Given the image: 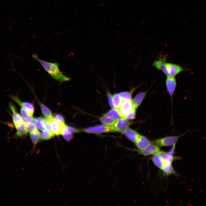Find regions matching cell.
<instances>
[{"instance_id":"29","label":"cell","mask_w":206,"mask_h":206,"mask_svg":"<svg viewBox=\"0 0 206 206\" xmlns=\"http://www.w3.org/2000/svg\"><path fill=\"white\" fill-rule=\"evenodd\" d=\"M136 109L134 108L124 118L127 120H133L135 118Z\"/></svg>"},{"instance_id":"16","label":"cell","mask_w":206,"mask_h":206,"mask_svg":"<svg viewBox=\"0 0 206 206\" xmlns=\"http://www.w3.org/2000/svg\"><path fill=\"white\" fill-rule=\"evenodd\" d=\"M29 136L33 144V148L31 151V153L34 154L36 146L40 138V133L37 129L34 132L30 133Z\"/></svg>"},{"instance_id":"4","label":"cell","mask_w":206,"mask_h":206,"mask_svg":"<svg viewBox=\"0 0 206 206\" xmlns=\"http://www.w3.org/2000/svg\"><path fill=\"white\" fill-rule=\"evenodd\" d=\"M133 123L128 121L124 118L121 117L117 120L113 125L111 126L113 132H119L122 133Z\"/></svg>"},{"instance_id":"34","label":"cell","mask_w":206,"mask_h":206,"mask_svg":"<svg viewBox=\"0 0 206 206\" xmlns=\"http://www.w3.org/2000/svg\"><path fill=\"white\" fill-rule=\"evenodd\" d=\"M21 115L23 118L29 116L27 111L24 108H21L20 109Z\"/></svg>"},{"instance_id":"23","label":"cell","mask_w":206,"mask_h":206,"mask_svg":"<svg viewBox=\"0 0 206 206\" xmlns=\"http://www.w3.org/2000/svg\"><path fill=\"white\" fill-rule=\"evenodd\" d=\"M16 134L19 136H22L27 134L28 132L24 123L16 127Z\"/></svg>"},{"instance_id":"3","label":"cell","mask_w":206,"mask_h":206,"mask_svg":"<svg viewBox=\"0 0 206 206\" xmlns=\"http://www.w3.org/2000/svg\"><path fill=\"white\" fill-rule=\"evenodd\" d=\"M199 129V128H197L192 130H189L183 134L179 136H168L159 138L154 140L153 142V143L159 147L173 146L176 144L181 137L189 132L192 131L198 132L197 130Z\"/></svg>"},{"instance_id":"25","label":"cell","mask_w":206,"mask_h":206,"mask_svg":"<svg viewBox=\"0 0 206 206\" xmlns=\"http://www.w3.org/2000/svg\"><path fill=\"white\" fill-rule=\"evenodd\" d=\"M54 135L51 131L47 129L42 131L40 134V138L41 140H44L50 139L53 137Z\"/></svg>"},{"instance_id":"13","label":"cell","mask_w":206,"mask_h":206,"mask_svg":"<svg viewBox=\"0 0 206 206\" xmlns=\"http://www.w3.org/2000/svg\"><path fill=\"white\" fill-rule=\"evenodd\" d=\"M138 149H144L151 144V142L146 137L140 134L135 143Z\"/></svg>"},{"instance_id":"9","label":"cell","mask_w":206,"mask_h":206,"mask_svg":"<svg viewBox=\"0 0 206 206\" xmlns=\"http://www.w3.org/2000/svg\"><path fill=\"white\" fill-rule=\"evenodd\" d=\"M9 107L12 113V117L13 121L14 126L16 128L24 123L23 119L21 116L17 112L13 104L10 103Z\"/></svg>"},{"instance_id":"33","label":"cell","mask_w":206,"mask_h":206,"mask_svg":"<svg viewBox=\"0 0 206 206\" xmlns=\"http://www.w3.org/2000/svg\"><path fill=\"white\" fill-rule=\"evenodd\" d=\"M66 127L68 130L71 133H76L81 132V130L71 126H66Z\"/></svg>"},{"instance_id":"18","label":"cell","mask_w":206,"mask_h":206,"mask_svg":"<svg viewBox=\"0 0 206 206\" xmlns=\"http://www.w3.org/2000/svg\"><path fill=\"white\" fill-rule=\"evenodd\" d=\"M39 104L42 113L45 118L49 121L52 120L53 118V117L50 110L42 103L39 102Z\"/></svg>"},{"instance_id":"5","label":"cell","mask_w":206,"mask_h":206,"mask_svg":"<svg viewBox=\"0 0 206 206\" xmlns=\"http://www.w3.org/2000/svg\"><path fill=\"white\" fill-rule=\"evenodd\" d=\"M84 132L90 133L98 134L109 132H113L112 127L104 125L90 127L83 129Z\"/></svg>"},{"instance_id":"24","label":"cell","mask_w":206,"mask_h":206,"mask_svg":"<svg viewBox=\"0 0 206 206\" xmlns=\"http://www.w3.org/2000/svg\"><path fill=\"white\" fill-rule=\"evenodd\" d=\"M164 173L167 175L173 174L177 175L178 174L175 171L171 164H167L162 169Z\"/></svg>"},{"instance_id":"8","label":"cell","mask_w":206,"mask_h":206,"mask_svg":"<svg viewBox=\"0 0 206 206\" xmlns=\"http://www.w3.org/2000/svg\"><path fill=\"white\" fill-rule=\"evenodd\" d=\"M160 150L159 147L151 144L144 149L137 150L139 154L144 156L154 155L158 153Z\"/></svg>"},{"instance_id":"11","label":"cell","mask_w":206,"mask_h":206,"mask_svg":"<svg viewBox=\"0 0 206 206\" xmlns=\"http://www.w3.org/2000/svg\"><path fill=\"white\" fill-rule=\"evenodd\" d=\"M166 85L167 91L171 98H172L177 85L175 76H167Z\"/></svg>"},{"instance_id":"30","label":"cell","mask_w":206,"mask_h":206,"mask_svg":"<svg viewBox=\"0 0 206 206\" xmlns=\"http://www.w3.org/2000/svg\"><path fill=\"white\" fill-rule=\"evenodd\" d=\"M53 118L57 121L64 123V119L63 116L60 114H57L54 115Z\"/></svg>"},{"instance_id":"27","label":"cell","mask_w":206,"mask_h":206,"mask_svg":"<svg viewBox=\"0 0 206 206\" xmlns=\"http://www.w3.org/2000/svg\"><path fill=\"white\" fill-rule=\"evenodd\" d=\"M64 139L67 141H69L73 138L72 133L67 128L66 125L63 130L62 134Z\"/></svg>"},{"instance_id":"15","label":"cell","mask_w":206,"mask_h":206,"mask_svg":"<svg viewBox=\"0 0 206 206\" xmlns=\"http://www.w3.org/2000/svg\"><path fill=\"white\" fill-rule=\"evenodd\" d=\"M146 92H142L138 93L132 100L135 109H137L140 105L144 98Z\"/></svg>"},{"instance_id":"22","label":"cell","mask_w":206,"mask_h":206,"mask_svg":"<svg viewBox=\"0 0 206 206\" xmlns=\"http://www.w3.org/2000/svg\"><path fill=\"white\" fill-rule=\"evenodd\" d=\"M135 89L133 88L131 91L122 92L119 93L118 94L123 101L130 100H132V92Z\"/></svg>"},{"instance_id":"10","label":"cell","mask_w":206,"mask_h":206,"mask_svg":"<svg viewBox=\"0 0 206 206\" xmlns=\"http://www.w3.org/2000/svg\"><path fill=\"white\" fill-rule=\"evenodd\" d=\"M49 122L51 131L54 134L57 136L61 134L63 130L66 126L65 123L58 122L54 118Z\"/></svg>"},{"instance_id":"7","label":"cell","mask_w":206,"mask_h":206,"mask_svg":"<svg viewBox=\"0 0 206 206\" xmlns=\"http://www.w3.org/2000/svg\"><path fill=\"white\" fill-rule=\"evenodd\" d=\"M134 108L132 100L122 102L119 110L122 117L124 118L127 114Z\"/></svg>"},{"instance_id":"12","label":"cell","mask_w":206,"mask_h":206,"mask_svg":"<svg viewBox=\"0 0 206 206\" xmlns=\"http://www.w3.org/2000/svg\"><path fill=\"white\" fill-rule=\"evenodd\" d=\"M158 153L161 157L166 164H171L174 161L181 159V157L174 156L173 154L169 152L160 150Z\"/></svg>"},{"instance_id":"21","label":"cell","mask_w":206,"mask_h":206,"mask_svg":"<svg viewBox=\"0 0 206 206\" xmlns=\"http://www.w3.org/2000/svg\"><path fill=\"white\" fill-rule=\"evenodd\" d=\"M99 119L103 124L108 126L113 125L117 120L104 116L99 117Z\"/></svg>"},{"instance_id":"1","label":"cell","mask_w":206,"mask_h":206,"mask_svg":"<svg viewBox=\"0 0 206 206\" xmlns=\"http://www.w3.org/2000/svg\"><path fill=\"white\" fill-rule=\"evenodd\" d=\"M167 55L160 56L153 63V66L162 71L167 76H175L179 73L188 69L178 64L166 62Z\"/></svg>"},{"instance_id":"28","label":"cell","mask_w":206,"mask_h":206,"mask_svg":"<svg viewBox=\"0 0 206 206\" xmlns=\"http://www.w3.org/2000/svg\"><path fill=\"white\" fill-rule=\"evenodd\" d=\"M24 123L28 132L29 133H33L37 130L35 124L32 122Z\"/></svg>"},{"instance_id":"17","label":"cell","mask_w":206,"mask_h":206,"mask_svg":"<svg viewBox=\"0 0 206 206\" xmlns=\"http://www.w3.org/2000/svg\"><path fill=\"white\" fill-rule=\"evenodd\" d=\"M151 159L156 166L161 170L167 165L158 153L154 155L152 157Z\"/></svg>"},{"instance_id":"2","label":"cell","mask_w":206,"mask_h":206,"mask_svg":"<svg viewBox=\"0 0 206 206\" xmlns=\"http://www.w3.org/2000/svg\"><path fill=\"white\" fill-rule=\"evenodd\" d=\"M32 57L39 62L45 70L56 80L62 82L69 81L71 79L60 71L58 63L51 62L43 60L39 58L36 54L32 55Z\"/></svg>"},{"instance_id":"20","label":"cell","mask_w":206,"mask_h":206,"mask_svg":"<svg viewBox=\"0 0 206 206\" xmlns=\"http://www.w3.org/2000/svg\"><path fill=\"white\" fill-rule=\"evenodd\" d=\"M33 122L36 127L40 130L43 131L46 130L43 118L40 117L33 118Z\"/></svg>"},{"instance_id":"19","label":"cell","mask_w":206,"mask_h":206,"mask_svg":"<svg viewBox=\"0 0 206 206\" xmlns=\"http://www.w3.org/2000/svg\"><path fill=\"white\" fill-rule=\"evenodd\" d=\"M104 116L115 119L117 120L121 117L122 116L119 109L116 108H112L104 114Z\"/></svg>"},{"instance_id":"32","label":"cell","mask_w":206,"mask_h":206,"mask_svg":"<svg viewBox=\"0 0 206 206\" xmlns=\"http://www.w3.org/2000/svg\"><path fill=\"white\" fill-rule=\"evenodd\" d=\"M43 121L46 129L51 131V125L49 121L46 118H43Z\"/></svg>"},{"instance_id":"26","label":"cell","mask_w":206,"mask_h":206,"mask_svg":"<svg viewBox=\"0 0 206 206\" xmlns=\"http://www.w3.org/2000/svg\"><path fill=\"white\" fill-rule=\"evenodd\" d=\"M113 102L115 108L119 109L122 100L119 96L118 94H115L112 96Z\"/></svg>"},{"instance_id":"14","label":"cell","mask_w":206,"mask_h":206,"mask_svg":"<svg viewBox=\"0 0 206 206\" xmlns=\"http://www.w3.org/2000/svg\"><path fill=\"white\" fill-rule=\"evenodd\" d=\"M132 142L135 143L140 134L135 130L128 127L122 133Z\"/></svg>"},{"instance_id":"6","label":"cell","mask_w":206,"mask_h":206,"mask_svg":"<svg viewBox=\"0 0 206 206\" xmlns=\"http://www.w3.org/2000/svg\"><path fill=\"white\" fill-rule=\"evenodd\" d=\"M9 97L21 108L25 110L29 116H33L34 112V107L32 103L28 102H22L18 97L14 95H9Z\"/></svg>"},{"instance_id":"31","label":"cell","mask_w":206,"mask_h":206,"mask_svg":"<svg viewBox=\"0 0 206 206\" xmlns=\"http://www.w3.org/2000/svg\"><path fill=\"white\" fill-rule=\"evenodd\" d=\"M107 96L109 104L110 107L112 108H115L113 102L112 96L111 94L108 92L107 93Z\"/></svg>"}]
</instances>
